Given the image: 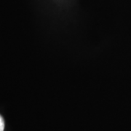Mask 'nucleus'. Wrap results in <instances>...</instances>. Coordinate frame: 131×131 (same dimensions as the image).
<instances>
[{
  "label": "nucleus",
  "mask_w": 131,
  "mask_h": 131,
  "mask_svg": "<svg viewBox=\"0 0 131 131\" xmlns=\"http://www.w3.org/2000/svg\"><path fill=\"white\" fill-rule=\"evenodd\" d=\"M5 128V122L3 118L0 116V131H4Z\"/></svg>",
  "instance_id": "f257e3e1"
}]
</instances>
